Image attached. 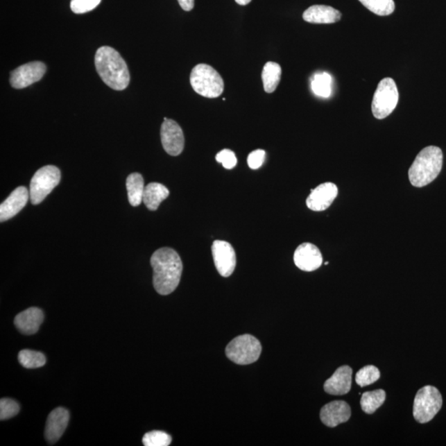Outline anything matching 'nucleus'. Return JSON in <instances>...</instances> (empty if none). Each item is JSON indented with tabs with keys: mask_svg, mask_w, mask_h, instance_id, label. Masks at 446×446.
I'll list each match as a JSON object with an SVG mask.
<instances>
[{
	"mask_svg": "<svg viewBox=\"0 0 446 446\" xmlns=\"http://www.w3.org/2000/svg\"><path fill=\"white\" fill-rule=\"evenodd\" d=\"M128 200L130 205L133 207L139 206L143 201V194H144V180L139 173H132L128 175L127 182Z\"/></svg>",
	"mask_w": 446,
	"mask_h": 446,
	"instance_id": "412c9836",
	"label": "nucleus"
},
{
	"mask_svg": "<svg viewBox=\"0 0 446 446\" xmlns=\"http://www.w3.org/2000/svg\"><path fill=\"white\" fill-rule=\"evenodd\" d=\"M262 352L261 342L248 334L234 338L226 348L227 357L237 365H250L258 361Z\"/></svg>",
	"mask_w": 446,
	"mask_h": 446,
	"instance_id": "39448f33",
	"label": "nucleus"
},
{
	"mask_svg": "<svg viewBox=\"0 0 446 446\" xmlns=\"http://www.w3.org/2000/svg\"><path fill=\"white\" fill-rule=\"evenodd\" d=\"M332 77L326 72L315 75L311 81V89L319 97L328 98L332 94Z\"/></svg>",
	"mask_w": 446,
	"mask_h": 446,
	"instance_id": "a878e982",
	"label": "nucleus"
},
{
	"mask_svg": "<svg viewBox=\"0 0 446 446\" xmlns=\"http://www.w3.org/2000/svg\"><path fill=\"white\" fill-rule=\"evenodd\" d=\"M101 0H71V8L75 14H85L96 8Z\"/></svg>",
	"mask_w": 446,
	"mask_h": 446,
	"instance_id": "c756f323",
	"label": "nucleus"
},
{
	"mask_svg": "<svg viewBox=\"0 0 446 446\" xmlns=\"http://www.w3.org/2000/svg\"><path fill=\"white\" fill-rule=\"evenodd\" d=\"M265 160L266 151L261 149L255 150L248 155V166L252 170H257V169L262 166Z\"/></svg>",
	"mask_w": 446,
	"mask_h": 446,
	"instance_id": "2f4dec72",
	"label": "nucleus"
},
{
	"mask_svg": "<svg viewBox=\"0 0 446 446\" xmlns=\"http://www.w3.org/2000/svg\"><path fill=\"white\" fill-rule=\"evenodd\" d=\"M443 400L438 389L435 387H423L415 397L413 404V415L415 421L419 423H427L439 413L443 406Z\"/></svg>",
	"mask_w": 446,
	"mask_h": 446,
	"instance_id": "423d86ee",
	"label": "nucleus"
},
{
	"mask_svg": "<svg viewBox=\"0 0 446 446\" xmlns=\"http://www.w3.org/2000/svg\"><path fill=\"white\" fill-rule=\"evenodd\" d=\"M60 181V171L54 166L39 169L30 182V199L33 205H37L46 198Z\"/></svg>",
	"mask_w": 446,
	"mask_h": 446,
	"instance_id": "0eeeda50",
	"label": "nucleus"
},
{
	"mask_svg": "<svg viewBox=\"0 0 446 446\" xmlns=\"http://www.w3.org/2000/svg\"><path fill=\"white\" fill-rule=\"evenodd\" d=\"M379 377L380 372L378 368L374 366H367L357 372L356 381L359 386L366 387L376 382Z\"/></svg>",
	"mask_w": 446,
	"mask_h": 446,
	"instance_id": "bb28decb",
	"label": "nucleus"
},
{
	"mask_svg": "<svg viewBox=\"0 0 446 446\" xmlns=\"http://www.w3.org/2000/svg\"><path fill=\"white\" fill-rule=\"evenodd\" d=\"M153 268V284L155 291L168 295L175 291L180 282L183 263L175 250L164 248L155 251L151 258Z\"/></svg>",
	"mask_w": 446,
	"mask_h": 446,
	"instance_id": "f257e3e1",
	"label": "nucleus"
},
{
	"mask_svg": "<svg viewBox=\"0 0 446 446\" xmlns=\"http://www.w3.org/2000/svg\"><path fill=\"white\" fill-rule=\"evenodd\" d=\"M363 6L379 16H388L395 10L393 0H359Z\"/></svg>",
	"mask_w": 446,
	"mask_h": 446,
	"instance_id": "393cba45",
	"label": "nucleus"
},
{
	"mask_svg": "<svg viewBox=\"0 0 446 446\" xmlns=\"http://www.w3.org/2000/svg\"><path fill=\"white\" fill-rule=\"evenodd\" d=\"M212 254L216 270L225 278L231 276L237 266V257L232 246L224 241H215Z\"/></svg>",
	"mask_w": 446,
	"mask_h": 446,
	"instance_id": "1a4fd4ad",
	"label": "nucleus"
},
{
	"mask_svg": "<svg viewBox=\"0 0 446 446\" xmlns=\"http://www.w3.org/2000/svg\"><path fill=\"white\" fill-rule=\"evenodd\" d=\"M178 2L185 11H191L194 7V0H178Z\"/></svg>",
	"mask_w": 446,
	"mask_h": 446,
	"instance_id": "473e14b6",
	"label": "nucleus"
},
{
	"mask_svg": "<svg viewBox=\"0 0 446 446\" xmlns=\"http://www.w3.org/2000/svg\"><path fill=\"white\" fill-rule=\"evenodd\" d=\"M386 393L383 389L363 393L361 400L362 410L368 414H373L384 404Z\"/></svg>",
	"mask_w": 446,
	"mask_h": 446,
	"instance_id": "5701e85b",
	"label": "nucleus"
},
{
	"mask_svg": "<svg viewBox=\"0 0 446 446\" xmlns=\"http://www.w3.org/2000/svg\"><path fill=\"white\" fill-rule=\"evenodd\" d=\"M19 405L18 402L10 398H2L0 400V419L1 421L14 418L19 413Z\"/></svg>",
	"mask_w": 446,
	"mask_h": 446,
	"instance_id": "c85d7f7f",
	"label": "nucleus"
},
{
	"mask_svg": "<svg viewBox=\"0 0 446 446\" xmlns=\"http://www.w3.org/2000/svg\"><path fill=\"white\" fill-rule=\"evenodd\" d=\"M29 197V191L24 186L15 189L0 205V222H6L18 214L27 205Z\"/></svg>",
	"mask_w": 446,
	"mask_h": 446,
	"instance_id": "2eb2a0df",
	"label": "nucleus"
},
{
	"mask_svg": "<svg viewBox=\"0 0 446 446\" xmlns=\"http://www.w3.org/2000/svg\"><path fill=\"white\" fill-rule=\"evenodd\" d=\"M171 436L166 432L153 431L143 436L142 443L145 446H168L171 443Z\"/></svg>",
	"mask_w": 446,
	"mask_h": 446,
	"instance_id": "cd10ccee",
	"label": "nucleus"
},
{
	"mask_svg": "<svg viewBox=\"0 0 446 446\" xmlns=\"http://www.w3.org/2000/svg\"><path fill=\"white\" fill-rule=\"evenodd\" d=\"M70 421V413L67 409H54L47 418L45 428V438L49 445H53L60 440Z\"/></svg>",
	"mask_w": 446,
	"mask_h": 446,
	"instance_id": "4468645a",
	"label": "nucleus"
},
{
	"mask_svg": "<svg viewBox=\"0 0 446 446\" xmlns=\"http://www.w3.org/2000/svg\"><path fill=\"white\" fill-rule=\"evenodd\" d=\"M352 369L343 366L337 369L324 384V391L332 395H344L352 388Z\"/></svg>",
	"mask_w": 446,
	"mask_h": 446,
	"instance_id": "f3484780",
	"label": "nucleus"
},
{
	"mask_svg": "<svg viewBox=\"0 0 446 446\" xmlns=\"http://www.w3.org/2000/svg\"><path fill=\"white\" fill-rule=\"evenodd\" d=\"M398 90L395 81L392 78H385L381 80L377 87L372 112L377 119H384L391 115L397 105Z\"/></svg>",
	"mask_w": 446,
	"mask_h": 446,
	"instance_id": "6e6552de",
	"label": "nucleus"
},
{
	"mask_svg": "<svg viewBox=\"0 0 446 446\" xmlns=\"http://www.w3.org/2000/svg\"><path fill=\"white\" fill-rule=\"evenodd\" d=\"M443 166V153L439 147L431 146L420 151L409 169L411 184L422 188L434 181Z\"/></svg>",
	"mask_w": 446,
	"mask_h": 446,
	"instance_id": "7ed1b4c3",
	"label": "nucleus"
},
{
	"mask_svg": "<svg viewBox=\"0 0 446 446\" xmlns=\"http://www.w3.org/2000/svg\"><path fill=\"white\" fill-rule=\"evenodd\" d=\"M190 83L197 94L205 98H218L224 91L222 76L215 69L206 64H199L194 67L190 75Z\"/></svg>",
	"mask_w": 446,
	"mask_h": 446,
	"instance_id": "20e7f679",
	"label": "nucleus"
},
{
	"mask_svg": "<svg viewBox=\"0 0 446 446\" xmlns=\"http://www.w3.org/2000/svg\"><path fill=\"white\" fill-rule=\"evenodd\" d=\"M19 361L26 369H37L45 366L46 359L41 352L23 350L19 353Z\"/></svg>",
	"mask_w": 446,
	"mask_h": 446,
	"instance_id": "b1692460",
	"label": "nucleus"
},
{
	"mask_svg": "<svg viewBox=\"0 0 446 446\" xmlns=\"http://www.w3.org/2000/svg\"><path fill=\"white\" fill-rule=\"evenodd\" d=\"M161 137L164 151L172 157L182 153L185 147V137L180 126L172 119L164 120Z\"/></svg>",
	"mask_w": 446,
	"mask_h": 446,
	"instance_id": "9b49d317",
	"label": "nucleus"
},
{
	"mask_svg": "<svg viewBox=\"0 0 446 446\" xmlns=\"http://www.w3.org/2000/svg\"><path fill=\"white\" fill-rule=\"evenodd\" d=\"M352 411L348 402L334 401L325 405L320 413V418L324 425L335 427L339 424L348 421Z\"/></svg>",
	"mask_w": 446,
	"mask_h": 446,
	"instance_id": "dca6fc26",
	"label": "nucleus"
},
{
	"mask_svg": "<svg viewBox=\"0 0 446 446\" xmlns=\"http://www.w3.org/2000/svg\"><path fill=\"white\" fill-rule=\"evenodd\" d=\"M293 261L296 266L301 271L311 272L321 267L323 255L317 246L306 242L296 249L293 255Z\"/></svg>",
	"mask_w": 446,
	"mask_h": 446,
	"instance_id": "ddd939ff",
	"label": "nucleus"
},
{
	"mask_svg": "<svg viewBox=\"0 0 446 446\" xmlns=\"http://www.w3.org/2000/svg\"><path fill=\"white\" fill-rule=\"evenodd\" d=\"M46 67L44 63L33 62L23 65L14 71L10 76V84L15 89L28 87L40 80L45 75Z\"/></svg>",
	"mask_w": 446,
	"mask_h": 446,
	"instance_id": "9d476101",
	"label": "nucleus"
},
{
	"mask_svg": "<svg viewBox=\"0 0 446 446\" xmlns=\"http://www.w3.org/2000/svg\"><path fill=\"white\" fill-rule=\"evenodd\" d=\"M338 196V188L335 184L327 182L311 189L310 196L307 198V206L309 209L321 212L332 205Z\"/></svg>",
	"mask_w": 446,
	"mask_h": 446,
	"instance_id": "f8f14e48",
	"label": "nucleus"
},
{
	"mask_svg": "<svg viewBox=\"0 0 446 446\" xmlns=\"http://www.w3.org/2000/svg\"><path fill=\"white\" fill-rule=\"evenodd\" d=\"M235 1L240 6H248L251 2V0H235Z\"/></svg>",
	"mask_w": 446,
	"mask_h": 446,
	"instance_id": "72a5a7b5",
	"label": "nucleus"
},
{
	"mask_svg": "<svg viewBox=\"0 0 446 446\" xmlns=\"http://www.w3.org/2000/svg\"><path fill=\"white\" fill-rule=\"evenodd\" d=\"M282 76V69L278 63L268 62L264 67L262 80L264 89L268 94L275 92L280 84Z\"/></svg>",
	"mask_w": 446,
	"mask_h": 446,
	"instance_id": "4be33fe9",
	"label": "nucleus"
},
{
	"mask_svg": "<svg viewBox=\"0 0 446 446\" xmlns=\"http://www.w3.org/2000/svg\"><path fill=\"white\" fill-rule=\"evenodd\" d=\"M43 320L44 314L42 310L38 307H30L16 316L15 324L21 333L29 336L37 332Z\"/></svg>",
	"mask_w": 446,
	"mask_h": 446,
	"instance_id": "a211bd4d",
	"label": "nucleus"
},
{
	"mask_svg": "<svg viewBox=\"0 0 446 446\" xmlns=\"http://www.w3.org/2000/svg\"><path fill=\"white\" fill-rule=\"evenodd\" d=\"M170 196L166 186L160 183L147 185L143 194V203L151 211L157 210L160 205Z\"/></svg>",
	"mask_w": 446,
	"mask_h": 446,
	"instance_id": "aec40b11",
	"label": "nucleus"
},
{
	"mask_svg": "<svg viewBox=\"0 0 446 446\" xmlns=\"http://www.w3.org/2000/svg\"><path fill=\"white\" fill-rule=\"evenodd\" d=\"M302 18L310 24H335L341 19V12L336 8L326 6H314L304 12Z\"/></svg>",
	"mask_w": 446,
	"mask_h": 446,
	"instance_id": "6ab92c4d",
	"label": "nucleus"
},
{
	"mask_svg": "<svg viewBox=\"0 0 446 446\" xmlns=\"http://www.w3.org/2000/svg\"><path fill=\"white\" fill-rule=\"evenodd\" d=\"M95 67L102 80L115 90H123L130 82L127 64L121 55L110 46H102L95 54Z\"/></svg>",
	"mask_w": 446,
	"mask_h": 446,
	"instance_id": "f03ea898",
	"label": "nucleus"
},
{
	"mask_svg": "<svg viewBox=\"0 0 446 446\" xmlns=\"http://www.w3.org/2000/svg\"><path fill=\"white\" fill-rule=\"evenodd\" d=\"M216 162L223 164L225 169L232 170L237 166V159L235 153L229 149H224L216 155Z\"/></svg>",
	"mask_w": 446,
	"mask_h": 446,
	"instance_id": "7c9ffc66",
	"label": "nucleus"
}]
</instances>
